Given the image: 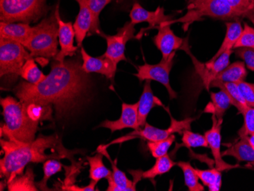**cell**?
<instances>
[{
  "label": "cell",
  "instance_id": "6da1fadb",
  "mask_svg": "<svg viewBox=\"0 0 254 191\" xmlns=\"http://www.w3.org/2000/svg\"><path fill=\"white\" fill-rule=\"evenodd\" d=\"M79 60L55 61L51 72L38 84L23 81L14 89L21 103L51 106L57 120L67 119L83 106L91 88Z\"/></svg>",
  "mask_w": 254,
  "mask_h": 191
},
{
  "label": "cell",
  "instance_id": "7a4b0ae2",
  "mask_svg": "<svg viewBox=\"0 0 254 191\" xmlns=\"http://www.w3.org/2000/svg\"><path fill=\"white\" fill-rule=\"evenodd\" d=\"M4 157L0 161L1 178L8 182L22 175L29 163H41L48 159H68L72 160L73 152L63 145L57 134L51 136L40 135L33 142H23L15 139H1Z\"/></svg>",
  "mask_w": 254,
  "mask_h": 191
},
{
  "label": "cell",
  "instance_id": "3957f363",
  "mask_svg": "<svg viewBox=\"0 0 254 191\" xmlns=\"http://www.w3.org/2000/svg\"><path fill=\"white\" fill-rule=\"evenodd\" d=\"M0 104L3 110L5 124L1 127V136L23 142L35 139L39 129V123L32 121L27 114L25 105L13 97L1 98Z\"/></svg>",
  "mask_w": 254,
  "mask_h": 191
},
{
  "label": "cell",
  "instance_id": "277c9868",
  "mask_svg": "<svg viewBox=\"0 0 254 191\" xmlns=\"http://www.w3.org/2000/svg\"><path fill=\"white\" fill-rule=\"evenodd\" d=\"M59 25L55 13L44 18L38 25L34 27L32 35L30 37L25 48L31 57L41 59L55 58L58 54Z\"/></svg>",
  "mask_w": 254,
  "mask_h": 191
},
{
  "label": "cell",
  "instance_id": "5b68a950",
  "mask_svg": "<svg viewBox=\"0 0 254 191\" xmlns=\"http://www.w3.org/2000/svg\"><path fill=\"white\" fill-rule=\"evenodd\" d=\"M46 0H0V18L7 23L29 24L45 12Z\"/></svg>",
  "mask_w": 254,
  "mask_h": 191
},
{
  "label": "cell",
  "instance_id": "8992f818",
  "mask_svg": "<svg viewBox=\"0 0 254 191\" xmlns=\"http://www.w3.org/2000/svg\"><path fill=\"white\" fill-rule=\"evenodd\" d=\"M203 17L218 20L239 18L225 0H192L188 5L186 15L180 19L167 21V23L170 25L175 22L192 23Z\"/></svg>",
  "mask_w": 254,
  "mask_h": 191
},
{
  "label": "cell",
  "instance_id": "52a82bcc",
  "mask_svg": "<svg viewBox=\"0 0 254 191\" xmlns=\"http://www.w3.org/2000/svg\"><path fill=\"white\" fill-rule=\"evenodd\" d=\"M32 58L24 45L0 38V75H19L20 70L27 61Z\"/></svg>",
  "mask_w": 254,
  "mask_h": 191
},
{
  "label": "cell",
  "instance_id": "ba28073f",
  "mask_svg": "<svg viewBox=\"0 0 254 191\" xmlns=\"http://www.w3.org/2000/svg\"><path fill=\"white\" fill-rule=\"evenodd\" d=\"M171 126L168 129H159V128L155 127L148 125V123H146L143 129L139 128V129H135L133 132H130L127 136L113 141L109 145L121 143V142H126L127 140L135 139V138H140V139L147 140L148 142H155V141L161 140V139H166L168 136H171V134H181L186 129H190L191 123L195 121L194 118H186V119L181 121H177L172 117H171ZM109 145H101V146L107 149Z\"/></svg>",
  "mask_w": 254,
  "mask_h": 191
},
{
  "label": "cell",
  "instance_id": "9c48e42d",
  "mask_svg": "<svg viewBox=\"0 0 254 191\" xmlns=\"http://www.w3.org/2000/svg\"><path fill=\"white\" fill-rule=\"evenodd\" d=\"M176 52L172 53L168 59H161V62L155 65L145 64L137 67V72L134 74L140 82L142 81H156L168 90V95L171 99H175L178 94L171 88L170 83V73L174 65Z\"/></svg>",
  "mask_w": 254,
  "mask_h": 191
},
{
  "label": "cell",
  "instance_id": "30bf717a",
  "mask_svg": "<svg viewBox=\"0 0 254 191\" xmlns=\"http://www.w3.org/2000/svg\"><path fill=\"white\" fill-rule=\"evenodd\" d=\"M188 44V39H185L181 50L189 54L192 59V64L195 66V71L199 74L204 86L207 90H209L211 87V83L212 81L215 80L218 74L224 70L229 65L230 58L232 54V50L225 51L215 61H208L206 64H202L195 59L194 56L191 54Z\"/></svg>",
  "mask_w": 254,
  "mask_h": 191
},
{
  "label": "cell",
  "instance_id": "8fae6325",
  "mask_svg": "<svg viewBox=\"0 0 254 191\" xmlns=\"http://www.w3.org/2000/svg\"><path fill=\"white\" fill-rule=\"evenodd\" d=\"M135 25L131 21L118 29V33L114 35H106L101 32V35L107 41L106 52L104 55L112 60L116 64L121 61H127L125 56L126 45L128 41L135 38Z\"/></svg>",
  "mask_w": 254,
  "mask_h": 191
},
{
  "label": "cell",
  "instance_id": "7c38bea8",
  "mask_svg": "<svg viewBox=\"0 0 254 191\" xmlns=\"http://www.w3.org/2000/svg\"><path fill=\"white\" fill-rule=\"evenodd\" d=\"M54 13L59 25V44L61 46V51L54 58V61L64 62L67 57H72L75 54L78 47L74 46L75 32L73 25L71 22H65L63 21L60 15L58 5L56 8Z\"/></svg>",
  "mask_w": 254,
  "mask_h": 191
},
{
  "label": "cell",
  "instance_id": "4fadbf2b",
  "mask_svg": "<svg viewBox=\"0 0 254 191\" xmlns=\"http://www.w3.org/2000/svg\"><path fill=\"white\" fill-rule=\"evenodd\" d=\"M158 32L153 38L154 44L161 51L163 59H168L172 53L181 49L185 39L177 36L169 24L165 22L156 27Z\"/></svg>",
  "mask_w": 254,
  "mask_h": 191
},
{
  "label": "cell",
  "instance_id": "5bb4252c",
  "mask_svg": "<svg viewBox=\"0 0 254 191\" xmlns=\"http://www.w3.org/2000/svg\"><path fill=\"white\" fill-rule=\"evenodd\" d=\"M212 126L209 130L205 132V138H206L209 147L210 148L211 152L213 155L215 160V168L218 170L223 171L232 169L237 168V165H229L222 159V152H221V129H222V122L223 119H217L215 115H212Z\"/></svg>",
  "mask_w": 254,
  "mask_h": 191
},
{
  "label": "cell",
  "instance_id": "9a60e30c",
  "mask_svg": "<svg viewBox=\"0 0 254 191\" xmlns=\"http://www.w3.org/2000/svg\"><path fill=\"white\" fill-rule=\"evenodd\" d=\"M138 107V102L135 104H123L121 116L119 119L117 121L106 120L103 121L99 127L109 129L112 133L127 128H131L134 130L139 129Z\"/></svg>",
  "mask_w": 254,
  "mask_h": 191
},
{
  "label": "cell",
  "instance_id": "2e32d148",
  "mask_svg": "<svg viewBox=\"0 0 254 191\" xmlns=\"http://www.w3.org/2000/svg\"><path fill=\"white\" fill-rule=\"evenodd\" d=\"M81 54L83 61L82 69L85 72L88 74L96 72L105 75L109 79H114L118 64H115L112 60L107 58L105 55L101 56L99 58H93L84 48L81 50Z\"/></svg>",
  "mask_w": 254,
  "mask_h": 191
},
{
  "label": "cell",
  "instance_id": "e0dca14e",
  "mask_svg": "<svg viewBox=\"0 0 254 191\" xmlns=\"http://www.w3.org/2000/svg\"><path fill=\"white\" fill-rule=\"evenodd\" d=\"M129 17L131 22L135 25L142 22H147L149 27L145 30L155 28L161 24L171 20V16L165 15V8L162 7L158 6L155 11L150 12L145 9L138 2L134 3L129 13Z\"/></svg>",
  "mask_w": 254,
  "mask_h": 191
},
{
  "label": "cell",
  "instance_id": "ac0fdd59",
  "mask_svg": "<svg viewBox=\"0 0 254 191\" xmlns=\"http://www.w3.org/2000/svg\"><path fill=\"white\" fill-rule=\"evenodd\" d=\"M98 152H101L103 155H105L107 159H109L112 166V174L109 178H107L108 182V191H135V185L134 182H132L122 171L120 170L117 165V160L113 161L110 155H108L107 149L99 146L98 148Z\"/></svg>",
  "mask_w": 254,
  "mask_h": 191
},
{
  "label": "cell",
  "instance_id": "d6986e66",
  "mask_svg": "<svg viewBox=\"0 0 254 191\" xmlns=\"http://www.w3.org/2000/svg\"><path fill=\"white\" fill-rule=\"evenodd\" d=\"M34 27H31L29 24L23 22L7 23L1 21L0 23V38L11 40L16 41L25 46L27 41L32 35Z\"/></svg>",
  "mask_w": 254,
  "mask_h": 191
},
{
  "label": "cell",
  "instance_id": "ffe728a7",
  "mask_svg": "<svg viewBox=\"0 0 254 191\" xmlns=\"http://www.w3.org/2000/svg\"><path fill=\"white\" fill-rule=\"evenodd\" d=\"M75 1L79 5V12L77 15L73 26L75 32V39H76L78 47H80L82 46V42L91 29L92 16L88 6V0H75Z\"/></svg>",
  "mask_w": 254,
  "mask_h": 191
},
{
  "label": "cell",
  "instance_id": "44dd1931",
  "mask_svg": "<svg viewBox=\"0 0 254 191\" xmlns=\"http://www.w3.org/2000/svg\"><path fill=\"white\" fill-rule=\"evenodd\" d=\"M138 124L142 127L146 124L147 118L150 111L155 106L164 107L159 98L154 95L153 91L151 87V81L146 80L143 87L142 95L138 102Z\"/></svg>",
  "mask_w": 254,
  "mask_h": 191
},
{
  "label": "cell",
  "instance_id": "7402d4cb",
  "mask_svg": "<svg viewBox=\"0 0 254 191\" xmlns=\"http://www.w3.org/2000/svg\"><path fill=\"white\" fill-rule=\"evenodd\" d=\"M177 165V163L172 159L171 157L167 154L163 156L157 158L155 165L152 168L142 172V171H129V173L134 177L133 182L135 183L139 182L142 178L145 179H154L155 177L159 175H165L171 170L173 167Z\"/></svg>",
  "mask_w": 254,
  "mask_h": 191
},
{
  "label": "cell",
  "instance_id": "603a6c76",
  "mask_svg": "<svg viewBox=\"0 0 254 191\" xmlns=\"http://www.w3.org/2000/svg\"><path fill=\"white\" fill-rule=\"evenodd\" d=\"M211 87H215L223 91L229 97L232 105L238 109L240 114L243 115L244 112L249 108L245 102L243 95L240 91L238 84L233 82H222V81L214 80L211 83Z\"/></svg>",
  "mask_w": 254,
  "mask_h": 191
},
{
  "label": "cell",
  "instance_id": "cb8c5ba5",
  "mask_svg": "<svg viewBox=\"0 0 254 191\" xmlns=\"http://www.w3.org/2000/svg\"><path fill=\"white\" fill-rule=\"evenodd\" d=\"M222 155V156L234 157L238 162L254 164V149L250 144L248 136L241 137L238 142L231 145Z\"/></svg>",
  "mask_w": 254,
  "mask_h": 191
},
{
  "label": "cell",
  "instance_id": "d4e9b609",
  "mask_svg": "<svg viewBox=\"0 0 254 191\" xmlns=\"http://www.w3.org/2000/svg\"><path fill=\"white\" fill-rule=\"evenodd\" d=\"M247 76L246 65L244 62L238 61L229 64L224 70L218 74L215 80L238 83L245 81Z\"/></svg>",
  "mask_w": 254,
  "mask_h": 191
},
{
  "label": "cell",
  "instance_id": "484cf974",
  "mask_svg": "<svg viewBox=\"0 0 254 191\" xmlns=\"http://www.w3.org/2000/svg\"><path fill=\"white\" fill-rule=\"evenodd\" d=\"M225 25H226L227 30L225 39L216 54L212 57V59L209 61H215L221 54L228 50H233L235 44H236L238 38L241 36V32L243 31V28H242V25L240 21L227 22Z\"/></svg>",
  "mask_w": 254,
  "mask_h": 191
},
{
  "label": "cell",
  "instance_id": "4316f807",
  "mask_svg": "<svg viewBox=\"0 0 254 191\" xmlns=\"http://www.w3.org/2000/svg\"><path fill=\"white\" fill-rule=\"evenodd\" d=\"M9 191H39L34 182V174L31 168L24 175H18L7 183Z\"/></svg>",
  "mask_w": 254,
  "mask_h": 191
},
{
  "label": "cell",
  "instance_id": "83f0119b",
  "mask_svg": "<svg viewBox=\"0 0 254 191\" xmlns=\"http://www.w3.org/2000/svg\"><path fill=\"white\" fill-rule=\"evenodd\" d=\"M89 164V178L91 181L98 182L101 179L108 178L112 174V171L109 170L103 162V155L101 152L92 157H87Z\"/></svg>",
  "mask_w": 254,
  "mask_h": 191
},
{
  "label": "cell",
  "instance_id": "f1b7e54d",
  "mask_svg": "<svg viewBox=\"0 0 254 191\" xmlns=\"http://www.w3.org/2000/svg\"><path fill=\"white\" fill-rule=\"evenodd\" d=\"M195 172L204 186L209 188L210 191H219L222 187V171L216 168L207 170H201L195 168Z\"/></svg>",
  "mask_w": 254,
  "mask_h": 191
},
{
  "label": "cell",
  "instance_id": "f546056e",
  "mask_svg": "<svg viewBox=\"0 0 254 191\" xmlns=\"http://www.w3.org/2000/svg\"><path fill=\"white\" fill-rule=\"evenodd\" d=\"M177 165L183 171L185 185L190 191H203L205 190L204 185L199 183V178L195 172V168L189 162H179Z\"/></svg>",
  "mask_w": 254,
  "mask_h": 191
},
{
  "label": "cell",
  "instance_id": "4dcf8cb0",
  "mask_svg": "<svg viewBox=\"0 0 254 191\" xmlns=\"http://www.w3.org/2000/svg\"><path fill=\"white\" fill-rule=\"evenodd\" d=\"M19 75L26 82L38 84L44 80L47 75L38 68L34 58L28 59L20 70Z\"/></svg>",
  "mask_w": 254,
  "mask_h": 191
},
{
  "label": "cell",
  "instance_id": "1f68e13d",
  "mask_svg": "<svg viewBox=\"0 0 254 191\" xmlns=\"http://www.w3.org/2000/svg\"><path fill=\"white\" fill-rule=\"evenodd\" d=\"M238 18H246L254 25V0H225Z\"/></svg>",
  "mask_w": 254,
  "mask_h": 191
},
{
  "label": "cell",
  "instance_id": "d6a6232c",
  "mask_svg": "<svg viewBox=\"0 0 254 191\" xmlns=\"http://www.w3.org/2000/svg\"><path fill=\"white\" fill-rule=\"evenodd\" d=\"M212 99V115H215L217 119H223L224 115L231 105L232 102L225 92L220 90L218 92L211 93Z\"/></svg>",
  "mask_w": 254,
  "mask_h": 191
},
{
  "label": "cell",
  "instance_id": "836d02e7",
  "mask_svg": "<svg viewBox=\"0 0 254 191\" xmlns=\"http://www.w3.org/2000/svg\"><path fill=\"white\" fill-rule=\"evenodd\" d=\"M22 104L25 105L27 114L32 121L40 123L52 119V107L44 106L36 103Z\"/></svg>",
  "mask_w": 254,
  "mask_h": 191
},
{
  "label": "cell",
  "instance_id": "e575fe53",
  "mask_svg": "<svg viewBox=\"0 0 254 191\" xmlns=\"http://www.w3.org/2000/svg\"><path fill=\"white\" fill-rule=\"evenodd\" d=\"M111 2V0H88V6L92 16V23L89 32L91 34L101 35L100 29L99 15L107 5Z\"/></svg>",
  "mask_w": 254,
  "mask_h": 191
},
{
  "label": "cell",
  "instance_id": "d590c367",
  "mask_svg": "<svg viewBox=\"0 0 254 191\" xmlns=\"http://www.w3.org/2000/svg\"><path fill=\"white\" fill-rule=\"evenodd\" d=\"M63 165L56 159H48L44 163V178L36 183L38 189L41 191H51L48 187V180L58 172L62 171Z\"/></svg>",
  "mask_w": 254,
  "mask_h": 191
},
{
  "label": "cell",
  "instance_id": "8d00e7d4",
  "mask_svg": "<svg viewBox=\"0 0 254 191\" xmlns=\"http://www.w3.org/2000/svg\"><path fill=\"white\" fill-rule=\"evenodd\" d=\"M176 139L175 134H171V136L165 139L155 141V142H148V149L152 153V156L155 159L168 154L170 147L172 145L173 142Z\"/></svg>",
  "mask_w": 254,
  "mask_h": 191
},
{
  "label": "cell",
  "instance_id": "74e56055",
  "mask_svg": "<svg viewBox=\"0 0 254 191\" xmlns=\"http://www.w3.org/2000/svg\"><path fill=\"white\" fill-rule=\"evenodd\" d=\"M182 145L187 148L209 147L205 135L195 133L190 129H186L182 133Z\"/></svg>",
  "mask_w": 254,
  "mask_h": 191
},
{
  "label": "cell",
  "instance_id": "f35d334b",
  "mask_svg": "<svg viewBox=\"0 0 254 191\" xmlns=\"http://www.w3.org/2000/svg\"><path fill=\"white\" fill-rule=\"evenodd\" d=\"M240 48H254V28L246 23L233 49Z\"/></svg>",
  "mask_w": 254,
  "mask_h": 191
},
{
  "label": "cell",
  "instance_id": "ab89813d",
  "mask_svg": "<svg viewBox=\"0 0 254 191\" xmlns=\"http://www.w3.org/2000/svg\"><path fill=\"white\" fill-rule=\"evenodd\" d=\"M245 123L238 134L240 138L254 135V108H249L244 112Z\"/></svg>",
  "mask_w": 254,
  "mask_h": 191
},
{
  "label": "cell",
  "instance_id": "60d3db41",
  "mask_svg": "<svg viewBox=\"0 0 254 191\" xmlns=\"http://www.w3.org/2000/svg\"><path fill=\"white\" fill-rule=\"evenodd\" d=\"M235 50V54L243 60L248 69L254 71V48H240Z\"/></svg>",
  "mask_w": 254,
  "mask_h": 191
},
{
  "label": "cell",
  "instance_id": "b9f144b4",
  "mask_svg": "<svg viewBox=\"0 0 254 191\" xmlns=\"http://www.w3.org/2000/svg\"><path fill=\"white\" fill-rule=\"evenodd\" d=\"M237 84L248 106L254 108V85L245 81Z\"/></svg>",
  "mask_w": 254,
  "mask_h": 191
},
{
  "label": "cell",
  "instance_id": "7bdbcfd3",
  "mask_svg": "<svg viewBox=\"0 0 254 191\" xmlns=\"http://www.w3.org/2000/svg\"><path fill=\"white\" fill-rule=\"evenodd\" d=\"M98 182L91 181V183L86 187H78L76 185H70V186H65L63 188L64 191H95V187H96Z\"/></svg>",
  "mask_w": 254,
  "mask_h": 191
},
{
  "label": "cell",
  "instance_id": "ee69618b",
  "mask_svg": "<svg viewBox=\"0 0 254 191\" xmlns=\"http://www.w3.org/2000/svg\"><path fill=\"white\" fill-rule=\"evenodd\" d=\"M248 141H249L250 144L251 146L254 149V135H251V136H248Z\"/></svg>",
  "mask_w": 254,
  "mask_h": 191
},
{
  "label": "cell",
  "instance_id": "f6af8a7d",
  "mask_svg": "<svg viewBox=\"0 0 254 191\" xmlns=\"http://www.w3.org/2000/svg\"><path fill=\"white\" fill-rule=\"evenodd\" d=\"M7 181H5V182H1V188H0V191H4V186H6Z\"/></svg>",
  "mask_w": 254,
  "mask_h": 191
},
{
  "label": "cell",
  "instance_id": "bcb514c9",
  "mask_svg": "<svg viewBox=\"0 0 254 191\" xmlns=\"http://www.w3.org/2000/svg\"><path fill=\"white\" fill-rule=\"evenodd\" d=\"M117 2H123V1H124V0H116Z\"/></svg>",
  "mask_w": 254,
  "mask_h": 191
},
{
  "label": "cell",
  "instance_id": "7dc6e473",
  "mask_svg": "<svg viewBox=\"0 0 254 191\" xmlns=\"http://www.w3.org/2000/svg\"><path fill=\"white\" fill-rule=\"evenodd\" d=\"M187 1H189V2H191V1H192V0H187Z\"/></svg>",
  "mask_w": 254,
  "mask_h": 191
},
{
  "label": "cell",
  "instance_id": "c3c4849f",
  "mask_svg": "<svg viewBox=\"0 0 254 191\" xmlns=\"http://www.w3.org/2000/svg\"><path fill=\"white\" fill-rule=\"evenodd\" d=\"M253 85H254V84H253Z\"/></svg>",
  "mask_w": 254,
  "mask_h": 191
}]
</instances>
